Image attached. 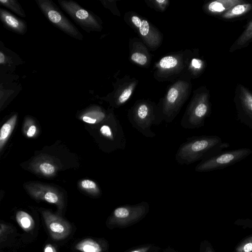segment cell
<instances>
[{
	"instance_id": "6da1fadb",
	"label": "cell",
	"mask_w": 252,
	"mask_h": 252,
	"mask_svg": "<svg viewBox=\"0 0 252 252\" xmlns=\"http://www.w3.org/2000/svg\"><path fill=\"white\" fill-rule=\"evenodd\" d=\"M229 147L216 135L193 136L179 147L175 158L180 165H189L216 154Z\"/></svg>"
},
{
	"instance_id": "7a4b0ae2",
	"label": "cell",
	"mask_w": 252,
	"mask_h": 252,
	"mask_svg": "<svg viewBox=\"0 0 252 252\" xmlns=\"http://www.w3.org/2000/svg\"><path fill=\"white\" fill-rule=\"evenodd\" d=\"M128 119L131 126L147 138L156 136L152 127L163 121L161 111L145 103L139 104L131 109L128 114Z\"/></svg>"
},
{
	"instance_id": "3957f363",
	"label": "cell",
	"mask_w": 252,
	"mask_h": 252,
	"mask_svg": "<svg viewBox=\"0 0 252 252\" xmlns=\"http://www.w3.org/2000/svg\"><path fill=\"white\" fill-rule=\"evenodd\" d=\"M252 153L248 148L221 151L202 159L195 167L198 172L221 169L242 160Z\"/></svg>"
},
{
	"instance_id": "277c9868",
	"label": "cell",
	"mask_w": 252,
	"mask_h": 252,
	"mask_svg": "<svg viewBox=\"0 0 252 252\" xmlns=\"http://www.w3.org/2000/svg\"><path fill=\"white\" fill-rule=\"evenodd\" d=\"M36 1L44 15L56 27L74 38L83 40V36L79 31L52 1L36 0Z\"/></svg>"
},
{
	"instance_id": "5b68a950",
	"label": "cell",
	"mask_w": 252,
	"mask_h": 252,
	"mask_svg": "<svg viewBox=\"0 0 252 252\" xmlns=\"http://www.w3.org/2000/svg\"><path fill=\"white\" fill-rule=\"evenodd\" d=\"M211 113L208 96L204 95L194 102L183 116L181 126L186 129L199 128L204 126L206 119Z\"/></svg>"
},
{
	"instance_id": "8992f818",
	"label": "cell",
	"mask_w": 252,
	"mask_h": 252,
	"mask_svg": "<svg viewBox=\"0 0 252 252\" xmlns=\"http://www.w3.org/2000/svg\"><path fill=\"white\" fill-rule=\"evenodd\" d=\"M60 6L85 31H98L100 25L96 17L72 0H58Z\"/></svg>"
},
{
	"instance_id": "52a82bcc",
	"label": "cell",
	"mask_w": 252,
	"mask_h": 252,
	"mask_svg": "<svg viewBox=\"0 0 252 252\" xmlns=\"http://www.w3.org/2000/svg\"><path fill=\"white\" fill-rule=\"evenodd\" d=\"M107 119L108 122L99 128L100 134L109 142L110 150H124L126 144V137L119 121L112 115Z\"/></svg>"
},
{
	"instance_id": "ba28073f",
	"label": "cell",
	"mask_w": 252,
	"mask_h": 252,
	"mask_svg": "<svg viewBox=\"0 0 252 252\" xmlns=\"http://www.w3.org/2000/svg\"><path fill=\"white\" fill-rule=\"evenodd\" d=\"M234 101L237 119L252 129V93L245 86L238 84Z\"/></svg>"
},
{
	"instance_id": "9c48e42d",
	"label": "cell",
	"mask_w": 252,
	"mask_h": 252,
	"mask_svg": "<svg viewBox=\"0 0 252 252\" xmlns=\"http://www.w3.org/2000/svg\"><path fill=\"white\" fill-rule=\"evenodd\" d=\"M42 213L46 226L53 239L61 240L69 235L71 226L67 221L48 211H43Z\"/></svg>"
},
{
	"instance_id": "30bf717a",
	"label": "cell",
	"mask_w": 252,
	"mask_h": 252,
	"mask_svg": "<svg viewBox=\"0 0 252 252\" xmlns=\"http://www.w3.org/2000/svg\"><path fill=\"white\" fill-rule=\"evenodd\" d=\"M29 192L35 198L59 205L61 198L53 188L41 184H31L27 186Z\"/></svg>"
},
{
	"instance_id": "8fae6325",
	"label": "cell",
	"mask_w": 252,
	"mask_h": 252,
	"mask_svg": "<svg viewBox=\"0 0 252 252\" xmlns=\"http://www.w3.org/2000/svg\"><path fill=\"white\" fill-rule=\"evenodd\" d=\"M0 18L4 27L8 30L21 34L26 32V23L7 10L0 9Z\"/></svg>"
},
{
	"instance_id": "7c38bea8",
	"label": "cell",
	"mask_w": 252,
	"mask_h": 252,
	"mask_svg": "<svg viewBox=\"0 0 252 252\" xmlns=\"http://www.w3.org/2000/svg\"><path fill=\"white\" fill-rule=\"evenodd\" d=\"M245 1L243 0H216L209 3L207 9L210 13L220 16L233 6Z\"/></svg>"
},
{
	"instance_id": "4fadbf2b",
	"label": "cell",
	"mask_w": 252,
	"mask_h": 252,
	"mask_svg": "<svg viewBox=\"0 0 252 252\" xmlns=\"http://www.w3.org/2000/svg\"><path fill=\"white\" fill-rule=\"evenodd\" d=\"M252 10V3L245 1L238 4L221 14L220 17L224 20H230L243 16Z\"/></svg>"
},
{
	"instance_id": "5bb4252c",
	"label": "cell",
	"mask_w": 252,
	"mask_h": 252,
	"mask_svg": "<svg viewBox=\"0 0 252 252\" xmlns=\"http://www.w3.org/2000/svg\"><path fill=\"white\" fill-rule=\"evenodd\" d=\"M252 42V20L246 29L231 46L229 51L232 52L247 46Z\"/></svg>"
},
{
	"instance_id": "9a60e30c",
	"label": "cell",
	"mask_w": 252,
	"mask_h": 252,
	"mask_svg": "<svg viewBox=\"0 0 252 252\" xmlns=\"http://www.w3.org/2000/svg\"><path fill=\"white\" fill-rule=\"evenodd\" d=\"M17 116L14 115L8 119L1 126L0 132V151L12 132L17 121Z\"/></svg>"
},
{
	"instance_id": "2e32d148",
	"label": "cell",
	"mask_w": 252,
	"mask_h": 252,
	"mask_svg": "<svg viewBox=\"0 0 252 252\" xmlns=\"http://www.w3.org/2000/svg\"><path fill=\"white\" fill-rule=\"evenodd\" d=\"M16 219L20 226L26 231L31 230L34 227L33 219L26 212L18 211L16 215Z\"/></svg>"
},
{
	"instance_id": "e0dca14e",
	"label": "cell",
	"mask_w": 252,
	"mask_h": 252,
	"mask_svg": "<svg viewBox=\"0 0 252 252\" xmlns=\"http://www.w3.org/2000/svg\"><path fill=\"white\" fill-rule=\"evenodd\" d=\"M75 249L82 252H101V248L99 244L91 239L83 240L76 245Z\"/></svg>"
},
{
	"instance_id": "ac0fdd59",
	"label": "cell",
	"mask_w": 252,
	"mask_h": 252,
	"mask_svg": "<svg viewBox=\"0 0 252 252\" xmlns=\"http://www.w3.org/2000/svg\"><path fill=\"white\" fill-rule=\"evenodd\" d=\"M106 114L100 110L89 112L81 116V119L85 123L95 124L102 122L106 119Z\"/></svg>"
},
{
	"instance_id": "d6986e66",
	"label": "cell",
	"mask_w": 252,
	"mask_h": 252,
	"mask_svg": "<svg viewBox=\"0 0 252 252\" xmlns=\"http://www.w3.org/2000/svg\"><path fill=\"white\" fill-rule=\"evenodd\" d=\"M1 5L9 8L17 15L25 17H26L24 11L20 4L16 1L13 0H0Z\"/></svg>"
},
{
	"instance_id": "ffe728a7",
	"label": "cell",
	"mask_w": 252,
	"mask_h": 252,
	"mask_svg": "<svg viewBox=\"0 0 252 252\" xmlns=\"http://www.w3.org/2000/svg\"><path fill=\"white\" fill-rule=\"evenodd\" d=\"M131 21L133 24L139 29L142 35L146 36L149 33L150 26L147 20H141L138 16H133L131 17Z\"/></svg>"
},
{
	"instance_id": "44dd1931",
	"label": "cell",
	"mask_w": 252,
	"mask_h": 252,
	"mask_svg": "<svg viewBox=\"0 0 252 252\" xmlns=\"http://www.w3.org/2000/svg\"><path fill=\"white\" fill-rule=\"evenodd\" d=\"M81 188L86 191L93 193L98 194L99 193V188L96 184L92 180L84 179L80 183Z\"/></svg>"
},
{
	"instance_id": "7402d4cb",
	"label": "cell",
	"mask_w": 252,
	"mask_h": 252,
	"mask_svg": "<svg viewBox=\"0 0 252 252\" xmlns=\"http://www.w3.org/2000/svg\"><path fill=\"white\" fill-rule=\"evenodd\" d=\"M236 252H252V236L242 241L236 248Z\"/></svg>"
},
{
	"instance_id": "603a6c76",
	"label": "cell",
	"mask_w": 252,
	"mask_h": 252,
	"mask_svg": "<svg viewBox=\"0 0 252 252\" xmlns=\"http://www.w3.org/2000/svg\"><path fill=\"white\" fill-rule=\"evenodd\" d=\"M178 63L176 58L172 56H166L159 62V65L163 68H171L175 67Z\"/></svg>"
},
{
	"instance_id": "cb8c5ba5",
	"label": "cell",
	"mask_w": 252,
	"mask_h": 252,
	"mask_svg": "<svg viewBox=\"0 0 252 252\" xmlns=\"http://www.w3.org/2000/svg\"><path fill=\"white\" fill-rule=\"evenodd\" d=\"M38 169L40 172L46 176H51L55 172V167L52 164L44 162L40 164Z\"/></svg>"
},
{
	"instance_id": "d4e9b609",
	"label": "cell",
	"mask_w": 252,
	"mask_h": 252,
	"mask_svg": "<svg viewBox=\"0 0 252 252\" xmlns=\"http://www.w3.org/2000/svg\"><path fill=\"white\" fill-rule=\"evenodd\" d=\"M131 59L134 62L140 65H144L147 62L146 56L142 53L138 52L132 54Z\"/></svg>"
},
{
	"instance_id": "484cf974",
	"label": "cell",
	"mask_w": 252,
	"mask_h": 252,
	"mask_svg": "<svg viewBox=\"0 0 252 252\" xmlns=\"http://www.w3.org/2000/svg\"><path fill=\"white\" fill-rule=\"evenodd\" d=\"M132 94V90L130 88L125 89L121 94L118 98L117 104L118 105L124 104L129 98Z\"/></svg>"
},
{
	"instance_id": "4316f807",
	"label": "cell",
	"mask_w": 252,
	"mask_h": 252,
	"mask_svg": "<svg viewBox=\"0 0 252 252\" xmlns=\"http://www.w3.org/2000/svg\"><path fill=\"white\" fill-rule=\"evenodd\" d=\"M114 214L117 218H125L128 216L129 212L126 208L119 207L115 210Z\"/></svg>"
},
{
	"instance_id": "83f0119b",
	"label": "cell",
	"mask_w": 252,
	"mask_h": 252,
	"mask_svg": "<svg viewBox=\"0 0 252 252\" xmlns=\"http://www.w3.org/2000/svg\"><path fill=\"white\" fill-rule=\"evenodd\" d=\"M37 130L36 126L34 125H31L26 131V135L28 137H33L36 133Z\"/></svg>"
},
{
	"instance_id": "f1b7e54d",
	"label": "cell",
	"mask_w": 252,
	"mask_h": 252,
	"mask_svg": "<svg viewBox=\"0 0 252 252\" xmlns=\"http://www.w3.org/2000/svg\"><path fill=\"white\" fill-rule=\"evenodd\" d=\"M44 252H57V251L52 245L47 244L44 248Z\"/></svg>"
},
{
	"instance_id": "f546056e",
	"label": "cell",
	"mask_w": 252,
	"mask_h": 252,
	"mask_svg": "<svg viewBox=\"0 0 252 252\" xmlns=\"http://www.w3.org/2000/svg\"><path fill=\"white\" fill-rule=\"evenodd\" d=\"M192 65L195 68H199L201 67V62L200 61L194 59L192 62Z\"/></svg>"
},
{
	"instance_id": "4dcf8cb0",
	"label": "cell",
	"mask_w": 252,
	"mask_h": 252,
	"mask_svg": "<svg viewBox=\"0 0 252 252\" xmlns=\"http://www.w3.org/2000/svg\"><path fill=\"white\" fill-rule=\"evenodd\" d=\"M5 61V57L4 54L1 52H0V63L3 64Z\"/></svg>"
},
{
	"instance_id": "1f68e13d",
	"label": "cell",
	"mask_w": 252,
	"mask_h": 252,
	"mask_svg": "<svg viewBox=\"0 0 252 252\" xmlns=\"http://www.w3.org/2000/svg\"><path fill=\"white\" fill-rule=\"evenodd\" d=\"M157 1L158 2L160 3V2H164V0H157Z\"/></svg>"
},
{
	"instance_id": "d6a6232c",
	"label": "cell",
	"mask_w": 252,
	"mask_h": 252,
	"mask_svg": "<svg viewBox=\"0 0 252 252\" xmlns=\"http://www.w3.org/2000/svg\"><path fill=\"white\" fill-rule=\"evenodd\" d=\"M138 252V251H133V252Z\"/></svg>"
},
{
	"instance_id": "836d02e7",
	"label": "cell",
	"mask_w": 252,
	"mask_h": 252,
	"mask_svg": "<svg viewBox=\"0 0 252 252\" xmlns=\"http://www.w3.org/2000/svg\"><path fill=\"white\" fill-rule=\"evenodd\" d=\"M251 195H252V193H251Z\"/></svg>"
},
{
	"instance_id": "e575fe53",
	"label": "cell",
	"mask_w": 252,
	"mask_h": 252,
	"mask_svg": "<svg viewBox=\"0 0 252 252\" xmlns=\"http://www.w3.org/2000/svg\"><path fill=\"white\" fill-rule=\"evenodd\" d=\"M212 252L210 251V252Z\"/></svg>"
}]
</instances>
